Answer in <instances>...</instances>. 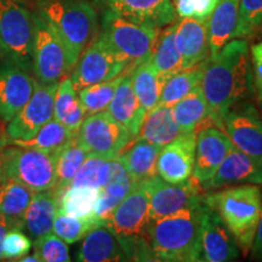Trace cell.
I'll return each mask as SVG.
<instances>
[{"label": "cell", "mask_w": 262, "mask_h": 262, "mask_svg": "<svg viewBox=\"0 0 262 262\" xmlns=\"http://www.w3.org/2000/svg\"><path fill=\"white\" fill-rule=\"evenodd\" d=\"M33 12L21 0H0V54L5 61L32 71Z\"/></svg>", "instance_id": "cell-8"}, {"label": "cell", "mask_w": 262, "mask_h": 262, "mask_svg": "<svg viewBox=\"0 0 262 262\" xmlns=\"http://www.w3.org/2000/svg\"><path fill=\"white\" fill-rule=\"evenodd\" d=\"M262 185V160L245 155L233 145L214 176L203 183L202 191L221 189L234 185Z\"/></svg>", "instance_id": "cell-19"}, {"label": "cell", "mask_w": 262, "mask_h": 262, "mask_svg": "<svg viewBox=\"0 0 262 262\" xmlns=\"http://www.w3.org/2000/svg\"><path fill=\"white\" fill-rule=\"evenodd\" d=\"M111 11L135 24L162 28L175 21L171 0H96Z\"/></svg>", "instance_id": "cell-20"}, {"label": "cell", "mask_w": 262, "mask_h": 262, "mask_svg": "<svg viewBox=\"0 0 262 262\" xmlns=\"http://www.w3.org/2000/svg\"><path fill=\"white\" fill-rule=\"evenodd\" d=\"M37 80L28 71L5 61L0 66V119L9 123L34 93Z\"/></svg>", "instance_id": "cell-17"}, {"label": "cell", "mask_w": 262, "mask_h": 262, "mask_svg": "<svg viewBox=\"0 0 262 262\" xmlns=\"http://www.w3.org/2000/svg\"><path fill=\"white\" fill-rule=\"evenodd\" d=\"M33 249L42 262L71 261L70 249H68L67 243L52 232L35 239Z\"/></svg>", "instance_id": "cell-41"}, {"label": "cell", "mask_w": 262, "mask_h": 262, "mask_svg": "<svg viewBox=\"0 0 262 262\" xmlns=\"http://www.w3.org/2000/svg\"><path fill=\"white\" fill-rule=\"evenodd\" d=\"M195 157V133H183L162 147L157 159V175L179 185L192 178Z\"/></svg>", "instance_id": "cell-18"}, {"label": "cell", "mask_w": 262, "mask_h": 262, "mask_svg": "<svg viewBox=\"0 0 262 262\" xmlns=\"http://www.w3.org/2000/svg\"><path fill=\"white\" fill-rule=\"evenodd\" d=\"M205 196L201 204L150 221L148 239L156 261H201V221Z\"/></svg>", "instance_id": "cell-2"}, {"label": "cell", "mask_w": 262, "mask_h": 262, "mask_svg": "<svg viewBox=\"0 0 262 262\" xmlns=\"http://www.w3.org/2000/svg\"><path fill=\"white\" fill-rule=\"evenodd\" d=\"M142 182L148 194L152 221L198 205L204 201L205 194L201 193V186L192 179L183 183L173 185L156 175Z\"/></svg>", "instance_id": "cell-12"}, {"label": "cell", "mask_w": 262, "mask_h": 262, "mask_svg": "<svg viewBox=\"0 0 262 262\" xmlns=\"http://www.w3.org/2000/svg\"><path fill=\"white\" fill-rule=\"evenodd\" d=\"M162 147L143 140H135L129 148L123 149L118 159L125 166L134 182H142L157 175V159Z\"/></svg>", "instance_id": "cell-27"}, {"label": "cell", "mask_w": 262, "mask_h": 262, "mask_svg": "<svg viewBox=\"0 0 262 262\" xmlns=\"http://www.w3.org/2000/svg\"><path fill=\"white\" fill-rule=\"evenodd\" d=\"M133 179L120 180L108 183L100 189V194L95 203L94 215L104 222L106 217L111 214L116 206L123 201L124 196L130 192L134 186Z\"/></svg>", "instance_id": "cell-39"}, {"label": "cell", "mask_w": 262, "mask_h": 262, "mask_svg": "<svg viewBox=\"0 0 262 262\" xmlns=\"http://www.w3.org/2000/svg\"><path fill=\"white\" fill-rule=\"evenodd\" d=\"M149 199L143 182H135L104 220L125 249L130 261H156L148 239Z\"/></svg>", "instance_id": "cell-4"}, {"label": "cell", "mask_w": 262, "mask_h": 262, "mask_svg": "<svg viewBox=\"0 0 262 262\" xmlns=\"http://www.w3.org/2000/svg\"><path fill=\"white\" fill-rule=\"evenodd\" d=\"M98 225H104V222L95 215L90 217H74L57 211L52 226V233L67 244H73L83 239L90 229Z\"/></svg>", "instance_id": "cell-37"}, {"label": "cell", "mask_w": 262, "mask_h": 262, "mask_svg": "<svg viewBox=\"0 0 262 262\" xmlns=\"http://www.w3.org/2000/svg\"><path fill=\"white\" fill-rule=\"evenodd\" d=\"M260 108H261V111H262V100H260Z\"/></svg>", "instance_id": "cell-49"}, {"label": "cell", "mask_w": 262, "mask_h": 262, "mask_svg": "<svg viewBox=\"0 0 262 262\" xmlns=\"http://www.w3.org/2000/svg\"><path fill=\"white\" fill-rule=\"evenodd\" d=\"M253 85L250 51L245 39H232L206 58L202 91L215 126L224 130L226 114L241 104Z\"/></svg>", "instance_id": "cell-1"}, {"label": "cell", "mask_w": 262, "mask_h": 262, "mask_svg": "<svg viewBox=\"0 0 262 262\" xmlns=\"http://www.w3.org/2000/svg\"><path fill=\"white\" fill-rule=\"evenodd\" d=\"M88 156H89V153L77 142V140L72 141L70 145H67L57 153V182L55 186V191L58 193V198H60L61 193L70 186L74 175L79 170L84 160L88 158Z\"/></svg>", "instance_id": "cell-36"}, {"label": "cell", "mask_w": 262, "mask_h": 262, "mask_svg": "<svg viewBox=\"0 0 262 262\" xmlns=\"http://www.w3.org/2000/svg\"><path fill=\"white\" fill-rule=\"evenodd\" d=\"M171 111L182 133H195L209 124L214 125L202 86L172 104Z\"/></svg>", "instance_id": "cell-28"}, {"label": "cell", "mask_w": 262, "mask_h": 262, "mask_svg": "<svg viewBox=\"0 0 262 262\" xmlns=\"http://www.w3.org/2000/svg\"><path fill=\"white\" fill-rule=\"evenodd\" d=\"M233 147L227 134L215 125H209L195 134V157L192 180L202 186L209 181L222 160Z\"/></svg>", "instance_id": "cell-16"}, {"label": "cell", "mask_w": 262, "mask_h": 262, "mask_svg": "<svg viewBox=\"0 0 262 262\" xmlns=\"http://www.w3.org/2000/svg\"><path fill=\"white\" fill-rule=\"evenodd\" d=\"M19 262H40V258L38 257V255L33 253L32 255H25V256L18 258Z\"/></svg>", "instance_id": "cell-48"}, {"label": "cell", "mask_w": 262, "mask_h": 262, "mask_svg": "<svg viewBox=\"0 0 262 262\" xmlns=\"http://www.w3.org/2000/svg\"><path fill=\"white\" fill-rule=\"evenodd\" d=\"M75 140L89 155L106 158H116L133 142V137L125 127L117 123L106 111L85 117Z\"/></svg>", "instance_id": "cell-11"}, {"label": "cell", "mask_w": 262, "mask_h": 262, "mask_svg": "<svg viewBox=\"0 0 262 262\" xmlns=\"http://www.w3.org/2000/svg\"><path fill=\"white\" fill-rule=\"evenodd\" d=\"M127 62L98 33L78 58L71 78L78 93L89 85L112 80L123 73H127Z\"/></svg>", "instance_id": "cell-10"}, {"label": "cell", "mask_w": 262, "mask_h": 262, "mask_svg": "<svg viewBox=\"0 0 262 262\" xmlns=\"http://www.w3.org/2000/svg\"><path fill=\"white\" fill-rule=\"evenodd\" d=\"M58 210V193L55 188L34 192L24 217V229L35 239L52 232Z\"/></svg>", "instance_id": "cell-24"}, {"label": "cell", "mask_w": 262, "mask_h": 262, "mask_svg": "<svg viewBox=\"0 0 262 262\" xmlns=\"http://www.w3.org/2000/svg\"><path fill=\"white\" fill-rule=\"evenodd\" d=\"M37 12L56 32L72 71L98 34L96 10L89 0H40Z\"/></svg>", "instance_id": "cell-3"}, {"label": "cell", "mask_w": 262, "mask_h": 262, "mask_svg": "<svg viewBox=\"0 0 262 262\" xmlns=\"http://www.w3.org/2000/svg\"><path fill=\"white\" fill-rule=\"evenodd\" d=\"M77 133L66 127L63 124L52 118L50 122L42 125L34 136L28 140H9V145H16L42 150L48 153H58L62 148L75 140Z\"/></svg>", "instance_id": "cell-31"}, {"label": "cell", "mask_w": 262, "mask_h": 262, "mask_svg": "<svg viewBox=\"0 0 262 262\" xmlns=\"http://www.w3.org/2000/svg\"><path fill=\"white\" fill-rule=\"evenodd\" d=\"M239 0H220L208 22V40L210 55L216 54L229 40L234 39L238 25Z\"/></svg>", "instance_id": "cell-26"}, {"label": "cell", "mask_w": 262, "mask_h": 262, "mask_svg": "<svg viewBox=\"0 0 262 262\" xmlns=\"http://www.w3.org/2000/svg\"><path fill=\"white\" fill-rule=\"evenodd\" d=\"M33 74L39 84H58V81L71 72L63 44L54 28L38 12H33Z\"/></svg>", "instance_id": "cell-9"}, {"label": "cell", "mask_w": 262, "mask_h": 262, "mask_svg": "<svg viewBox=\"0 0 262 262\" xmlns=\"http://www.w3.org/2000/svg\"><path fill=\"white\" fill-rule=\"evenodd\" d=\"M130 74L134 93L139 100L141 108L145 113L149 112L152 108L158 104L163 85L165 81L162 75L156 71L149 60L140 64Z\"/></svg>", "instance_id": "cell-33"}, {"label": "cell", "mask_w": 262, "mask_h": 262, "mask_svg": "<svg viewBox=\"0 0 262 262\" xmlns=\"http://www.w3.org/2000/svg\"><path fill=\"white\" fill-rule=\"evenodd\" d=\"M33 193L21 182L12 179L0 181V212L11 222L12 229H24V217Z\"/></svg>", "instance_id": "cell-30"}, {"label": "cell", "mask_w": 262, "mask_h": 262, "mask_svg": "<svg viewBox=\"0 0 262 262\" xmlns=\"http://www.w3.org/2000/svg\"><path fill=\"white\" fill-rule=\"evenodd\" d=\"M201 261L228 262L241 256V248L220 216L205 201L201 221Z\"/></svg>", "instance_id": "cell-14"}, {"label": "cell", "mask_w": 262, "mask_h": 262, "mask_svg": "<svg viewBox=\"0 0 262 262\" xmlns=\"http://www.w3.org/2000/svg\"><path fill=\"white\" fill-rule=\"evenodd\" d=\"M205 201L217 212L233 234L242 254L250 253L262 209V193L258 185H235L234 187L205 194Z\"/></svg>", "instance_id": "cell-5"}, {"label": "cell", "mask_w": 262, "mask_h": 262, "mask_svg": "<svg viewBox=\"0 0 262 262\" xmlns=\"http://www.w3.org/2000/svg\"><path fill=\"white\" fill-rule=\"evenodd\" d=\"M204 68L205 61H203L194 67L183 70L170 77L163 85L158 104L171 107L172 104L179 102L181 98L201 88Z\"/></svg>", "instance_id": "cell-34"}, {"label": "cell", "mask_w": 262, "mask_h": 262, "mask_svg": "<svg viewBox=\"0 0 262 262\" xmlns=\"http://www.w3.org/2000/svg\"><path fill=\"white\" fill-rule=\"evenodd\" d=\"M106 112L117 123L125 127L133 137V141L136 140L146 113L141 108L139 100L134 93L130 73L122 74V79L117 86L112 101L108 104Z\"/></svg>", "instance_id": "cell-22"}, {"label": "cell", "mask_w": 262, "mask_h": 262, "mask_svg": "<svg viewBox=\"0 0 262 262\" xmlns=\"http://www.w3.org/2000/svg\"><path fill=\"white\" fill-rule=\"evenodd\" d=\"M85 117L86 114L74 89L72 78L64 75L58 83L55 94L54 118L66 127L77 133Z\"/></svg>", "instance_id": "cell-29"}, {"label": "cell", "mask_w": 262, "mask_h": 262, "mask_svg": "<svg viewBox=\"0 0 262 262\" xmlns=\"http://www.w3.org/2000/svg\"><path fill=\"white\" fill-rule=\"evenodd\" d=\"M160 28L135 24L111 11H104L101 34L111 48L127 62V73L152 56Z\"/></svg>", "instance_id": "cell-7"}, {"label": "cell", "mask_w": 262, "mask_h": 262, "mask_svg": "<svg viewBox=\"0 0 262 262\" xmlns=\"http://www.w3.org/2000/svg\"><path fill=\"white\" fill-rule=\"evenodd\" d=\"M250 254L254 260H262V209L260 220H258V225L256 228V233H255L253 247L250 249Z\"/></svg>", "instance_id": "cell-46"}, {"label": "cell", "mask_w": 262, "mask_h": 262, "mask_svg": "<svg viewBox=\"0 0 262 262\" xmlns=\"http://www.w3.org/2000/svg\"><path fill=\"white\" fill-rule=\"evenodd\" d=\"M182 134L172 116L171 107L157 104L146 113L136 140H143L156 146L164 147Z\"/></svg>", "instance_id": "cell-25"}, {"label": "cell", "mask_w": 262, "mask_h": 262, "mask_svg": "<svg viewBox=\"0 0 262 262\" xmlns=\"http://www.w3.org/2000/svg\"><path fill=\"white\" fill-rule=\"evenodd\" d=\"M250 64L251 74H253V84L256 90L258 101L262 100V41L251 45Z\"/></svg>", "instance_id": "cell-45"}, {"label": "cell", "mask_w": 262, "mask_h": 262, "mask_svg": "<svg viewBox=\"0 0 262 262\" xmlns=\"http://www.w3.org/2000/svg\"><path fill=\"white\" fill-rule=\"evenodd\" d=\"M262 31V0H239L235 38L247 39Z\"/></svg>", "instance_id": "cell-40"}, {"label": "cell", "mask_w": 262, "mask_h": 262, "mask_svg": "<svg viewBox=\"0 0 262 262\" xmlns=\"http://www.w3.org/2000/svg\"><path fill=\"white\" fill-rule=\"evenodd\" d=\"M175 25V42L181 56L182 70L194 67L210 56L206 22L181 18Z\"/></svg>", "instance_id": "cell-21"}, {"label": "cell", "mask_w": 262, "mask_h": 262, "mask_svg": "<svg viewBox=\"0 0 262 262\" xmlns=\"http://www.w3.org/2000/svg\"><path fill=\"white\" fill-rule=\"evenodd\" d=\"M175 27L176 25H171L159 32L152 56L149 58V62L162 75L164 81L183 71L181 56L175 42Z\"/></svg>", "instance_id": "cell-32"}, {"label": "cell", "mask_w": 262, "mask_h": 262, "mask_svg": "<svg viewBox=\"0 0 262 262\" xmlns=\"http://www.w3.org/2000/svg\"><path fill=\"white\" fill-rule=\"evenodd\" d=\"M120 79H122V75L112 80L89 85L78 91V97L86 116L103 112L107 110L108 104L111 103L116 93L117 86L120 83Z\"/></svg>", "instance_id": "cell-38"}, {"label": "cell", "mask_w": 262, "mask_h": 262, "mask_svg": "<svg viewBox=\"0 0 262 262\" xmlns=\"http://www.w3.org/2000/svg\"><path fill=\"white\" fill-rule=\"evenodd\" d=\"M57 153L11 145L0 150V181L12 179L32 192L55 188Z\"/></svg>", "instance_id": "cell-6"}, {"label": "cell", "mask_w": 262, "mask_h": 262, "mask_svg": "<svg viewBox=\"0 0 262 262\" xmlns=\"http://www.w3.org/2000/svg\"><path fill=\"white\" fill-rule=\"evenodd\" d=\"M10 229H12L11 222L4 214L0 212V260H3V241Z\"/></svg>", "instance_id": "cell-47"}, {"label": "cell", "mask_w": 262, "mask_h": 262, "mask_svg": "<svg viewBox=\"0 0 262 262\" xmlns=\"http://www.w3.org/2000/svg\"><path fill=\"white\" fill-rule=\"evenodd\" d=\"M31 238L21 229H10L3 241V260L18 261L19 257L27 255L32 250Z\"/></svg>", "instance_id": "cell-43"}, {"label": "cell", "mask_w": 262, "mask_h": 262, "mask_svg": "<svg viewBox=\"0 0 262 262\" xmlns=\"http://www.w3.org/2000/svg\"><path fill=\"white\" fill-rule=\"evenodd\" d=\"M100 188L91 186H70L58 198V212L74 217L94 216V208Z\"/></svg>", "instance_id": "cell-35"}, {"label": "cell", "mask_w": 262, "mask_h": 262, "mask_svg": "<svg viewBox=\"0 0 262 262\" xmlns=\"http://www.w3.org/2000/svg\"><path fill=\"white\" fill-rule=\"evenodd\" d=\"M57 85H42L37 81L34 93L28 102L8 123L6 134L9 140L24 141L31 139L42 125L50 122L54 118L55 94Z\"/></svg>", "instance_id": "cell-13"}, {"label": "cell", "mask_w": 262, "mask_h": 262, "mask_svg": "<svg viewBox=\"0 0 262 262\" xmlns=\"http://www.w3.org/2000/svg\"><path fill=\"white\" fill-rule=\"evenodd\" d=\"M220 0H171L173 11L180 18H195L208 22Z\"/></svg>", "instance_id": "cell-42"}, {"label": "cell", "mask_w": 262, "mask_h": 262, "mask_svg": "<svg viewBox=\"0 0 262 262\" xmlns=\"http://www.w3.org/2000/svg\"><path fill=\"white\" fill-rule=\"evenodd\" d=\"M224 131L245 155L262 160V117L250 104H238L226 114Z\"/></svg>", "instance_id": "cell-15"}, {"label": "cell", "mask_w": 262, "mask_h": 262, "mask_svg": "<svg viewBox=\"0 0 262 262\" xmlns=\"http://www.w3.org/2000/svg\"><path fill=\"white\" fill-rule=\"evenodd\" d=\"M81 262L130 261L125 249L106 225H98L88 232L77 254Z\"/></svg>", "instance_id": "cell-23"}, {"label": "cell", "mask_w": 262, "mask_h": 262, "mask_svg": "<svg viewBox=\"0 0 262 262\" xmlns=\"http://www.w3.org/2000/svg\"><path fill=\"white\" fill-rule=\"evenodd\" d=\"M107 158L102 156L89 155L84 160L81 166L74 175L70 186H91V187L100 188L98 186V170ZM68 186V187H70Z\"/></svg>", "instance_id": "cell-44"}]
</instances>
